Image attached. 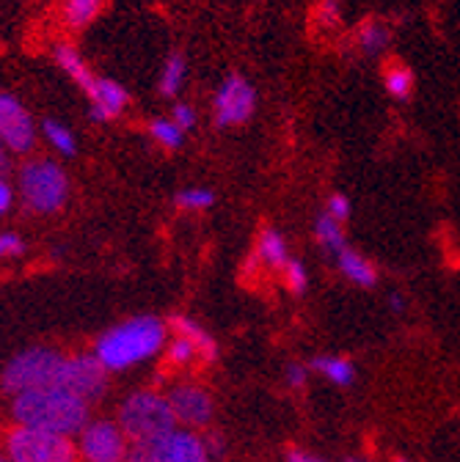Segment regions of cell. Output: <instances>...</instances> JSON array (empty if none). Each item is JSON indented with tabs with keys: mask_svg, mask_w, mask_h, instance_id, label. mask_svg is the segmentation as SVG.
<instances>
[{
	"mask_svg": "<svg viewBox=\"0 0 460 462\" xmlns=\"http://www.w3.org/2000/svg\"><path fill=\"white\" fill-rule=\"evenodd\" d=\"M12 416L20 427H33L70 438L89 424V404L59 385H47L14 396Z\"/></svg>",
	"mask_w": 460,
	"mask_h": 462,
	"instance_id": "cell-1",
	"label": "cell"
},
{
	"mask_svg": "<svg viewBox=\"0 0 460 462\" xmlns=\"http://www.w3.org/2000/svg\"><path fill=\"white\" fill-rule=\"evenodd\" d=\"M165 325L157 317H136L110 328L97 341V358L108 372H122L160 353Z\"/></svg>",
	"mask_w": 460,
	"mask_h": 462,
	"instance_id": "cell-2",
	"label": "cell"
},
{
	"mask_svg": "<svg viewBox=\"0 0 460 462\" xmlns=\"http://www.w3.org/2000/svg\"><path fill=\"white\" fill-rule=\"evenodd\" d=\"M119 427L133 446H155L177 430V419L165 396L155 391H138L122 402Z\"/></svg>",
	"mask_w": 460,
	"mask_h": 462,
	"instance_id": "cell-3",
	"label": "cell"
},
{
	"mask_svg": "<svg viewBox=\"0 0 460 462\" xmlns=\"http://www.w3.org/2000/svg\"><path fill=\"white\" fill-rule=\"evenodd\" d=\"M20 193L28 209L39 215H52L70 199V180L59 162L31 160L20 171Z\"/></svg>",
	"mask_w": 460,
	"mask_h": 462,
	"instance_id": "cell-4",
	"label": "cell"
},
{
	"mask_svg": "<svg viewBox=\"0 0 460 462\" xmlns=\"http://www.w3.org/2000/svg\"><path fill=\"white\" fill-rule=\"evenodd\" d=\"M6 457L9 462H75L78 446L67 435L17 424L6 438Z\"/></svg>",
	"mask_w": 460,
	"mask_h": 462,
	"instance_id": "cell-5",
	"label": "cell"
},
{
	"mask_svg": "<svg viewBox=\"0 0 460 462\" xmlns=\"http://www.w3.org/2000/svg\"><path fill=\"white\" fill-rule=\"evenodd\" d=\"M61 364H64V356H59L55 350H47V346L25 350L6 366L4 391L20 396V393L36 391V388L55 385V377H59Z\"/></svg>",
	"mask_w": 460,
	"mask_h": 462,
	"instance_id": "cell-6",
	"label": "cell"
},
{
	"mask_svg": "<svg viewBox=\"0 0 460 462\" xmlns=\"http://www.w3.org/2000/svg\"><path fill=\"white\" fill-rule=\"evenodd\" d=\"M257 110V88L243 75H229L221 80L212 97V122L218 130H232L246 122Z\"/></svg>",
	"mask_w": 460,
	"mask_h": 462,
	"instance_id": "cell-7",
	"label": "cell"
},
{
	"mask_svg": "<svg viewBox=\"0 0 460 462\" xmlns=\"http://www.w3.org/2000/svg\"><path fill=\"white\" fill-rule=\"evenodd\" d=\"M55 385L64 388L67 393L83 399L86 404L99 399L108 388V369L99 364L97 356H75V358H64L59 377H55Z\"/></svg>",
	"mask_w": 460,
	"mask_h": 462,
	"instance_id": "cell-8",
	"label": "cell"
},
{
	"mask_svg": "<svg viewBox=\"0 0 460 462\" xmlns=\"http://www.w3.org/2000/svg\"><path fill=\"white\" fill-rule=\"evenodd\" d=\"M127 438L119 424L113 421H91L80 430L78 454L83 462H125L127 459Z\"/></svg>",
	"mask_w": 460,
	"mask_h": 462,
	"instance_id": "cell-9",
	"label": "cell"
},
{
	"mask_svg": "<svg viewBox=\"0 0 460 462\" xmlns=\"http://www.w3.org/2000/svg\"><path fill=\"white\" fill-rule=\"evenodd\" d=\"M0 143L14 154H28L36 143V127L17 97L0 91Z\"/></svg>",
	"mask_w": 460,
	"mask_h": 462,
	"instance_id": "cell-10",
	"label": "cell"
},
{
	"mask_svg": "<svg viewBox=\"0 0 460 462\" xmlns=\"http://www.w3.org/2000/svg\"><path fill=\"white\" fill-rule=\"evenodd\" d=\"M165 399L171 404V411H174L177 424H185V427H204L210 424L215 413L212 396L202 385H193V383H183L177 388H171Z\"/></svg>",
	"mask_w": 460,
	"mask_h": 462,
	"instance_id": "cell-11",
	"label": "cell"
},
{
	"mask_svg": "<svg viewBox=\"0 0 460 462\" xmlns=\"http://www.w3.org/2000/svg\"><path fill=\"white\" fill-rule=\"evenodd\" d=\"M157 462H212L204 440L191 430H174L152 446Z\"/></svg>",
	"mask_w": 460,
	"mask_h": 462,
	"instance_id": "cell-12",
	"label": "cell"
},
{
	"mask_svg": "<svg viewBox=\"0 0 460 462\" xmlns=\"http://www.w3.org/2000/svg\"><path fill=\"white\" fill-rule=\"evenodd\" d=\"M89 99H91L89 116H91L94 122H110V119H117V116H119V113L127 107V102H130L125 86L117 83V80H108V78H97V83H94Z\"/></svg>",
	"mask_w": 460,
	"mask_h": 462,
	"instance_id": "cell-13",
	"label": "cell"
},
{
	"mask_svg": "<svg viewBox=\"0 0 460 462\" xmlns=\"http://www.w3.org/2000/svg\"><path fill=\"white\" fill-rule=\"evenodd\" d=\"M336 256V270L344 275V281H351L359 289H372L378 283V267L372 259H367L361 251L344 245Z\"/></svg>",
	"mask_w": 460,
	"mask_h": 462,
	"instance_id": "cell-14",
	"label": "cell"
},
{
	"mask_svg": "<svg viewBox=\"0 0 460 462\" xmlns=\"http://www.w3.org/2000/svg\"><path fill=\"white\" fill-rule=\"evenodd\" d=\"M394 42V28L383 20H364L353 33V47L364 58H380Z\"/></svg>",
	"mask_w": 460,
	"mask_h": 462,
	"instance_id": "cell-15",
	"label": "cell"
},
{
	"mask_svg": "<svg viewBox=\"0 0 460 462\" xmlns=\"http://www.w3.org/2000/svg\"><path fill=\"white\" fill-rule=\"evenodd\" d=\"M55 64H59L64 72H67V78L89 97L91 94V88H94V83H97V75H91V69L86 67V61H83V55L72 47V44H59L55 47Z\"/></svg>",
	"mask_w": 460,
	"mask_h": 462,
	"instance_id": "cell-16",
	"label": "cell"
},
{
	"mask_svg": "<svg viewBox=\"0 0 460 462\" xmlns=\"http://www.w3.org/2000/svg\"><path fill=\"white\" fill-rule=\"evenodd\" d=\"M309 369L314 374H320L323 380H328L331 385H339V388L356 383V366L342 356H317L309 361Z\"/></svg>",
	"mask_w": 460,
	"mask_h": 462,
	"instance_id": "cell-17",
	"label": "cell"
},
{
	"mask_svg": "<svg viewBox=\"0 0 460 462\" xmlns=\"http://www.w3.org/2000/svg\"><path fill=\"white\" fill-rule=\"evenodd\" d=\"M257 259L273 270L286 267V262H290V248H286V237L278 228H273V226L262 228L259 243H257Z\"/></svg>",
	"mask_w": 460,
	"mask_h": 462,
	"instance_id": "cell-18",
	"label": "cell"
},
{
	"mask_svg": "<svg viewBox=\"0 0 460 462\" xmlns=\"http://www.w3.org/2000/svg\"><path fill=\"white\" fill-rule=\"evenodd\" d=\"M383 86L394 102H408L414 97V88H417V75L408 64L389 61L383 69Z\"/></svg>",
	"mask_w": 460,
	"mask_h": 462,
	"instance_id": "cell-19",
	"label": "cell"
},
{
	"mask_svg": "<svg viewBox=\"0 0 460 462\" xmlns=\"http://www.w3.org/2000/svg\"><path fill=\"white\" fill-rule=\"evenodd\" d=\"M105 6V0H61V23L70 31L89 28Z\"/></svg>",
	"mask_w": 460,
	"mask_h": 462,
	"instance_id": "cell-20",
	"label": "cell"
},
{
	"mask_svg": "<svg viewBox=\"0 0 460 462\" xmlns=\"http://www.w3.org/2000/svg\"><path fill=\"white\" fill-rule=\"evenodd\" d=\"M314 240L320 243L323 251L328 254H339L344 245H348V235H344V223L333 220L331 215L320 212L314 220Z\"/></svg>",
	"mask_w": 460,
	"mask_h": 462,
	"instance_id": "cell-21",
	"label": "cell"
},
{
	"mask_svg": "<svg viewBox=\"0 0 460 462\" xmlns=\"http://www.w3.org/2000/svg\"><path fill=\"white\" fill-rule=\"evenodd\" d=\"M188 78V61L183 52H171L165 58V67L160 72V94L163 97H177Z\"/></svg>",
	"mask_w": 460,
	"mask_h": 462,
	"instance_id": "cell-22",
	"label": "cell"
},
{
	"mask_svg": "<svg viewBox=\"0 0 460 462\" xmlns=\"http://www.w3.org/2000/svg\"><path fill=\"white\" fill-rule=\"evenodd\" d=\"M171 325H174L177 336H185V338L196 346V350H199V358L212 361V358L218 356V344L212 341V336H210L207 330H202L193 319H188V317H177Z\"/></svg>",
	"mask_w": 460,
	"mask_h": 462,
	"instance_id": "cell-23",
	"label": "cell"
},
{
	"mask_svg": "<svg viewBox=\"0 0 460 462\" xmlns=\"http://www.w3.org/2000/svg\"><path fill=\"white\" fill-rule=\"evenodd\" d=\"M42 133H44V138L50 141V146L55 152H61L67 157H72L78 152V141H75V135H72V130L67 125L55 122V119H44L42 122Z\"/></svg>",
	"mask_w": 460,
	"mask_h": 462,
	"instance_id": "cell-24",
	"label": "cell"
},
{
	"mask_svg": "<svg viewBox=\"0 0 460 462\" xmlns=\"http://www.w3.org/2000/svg\"><path fill=\"white\" fill-rule=\"evenodd\" d=\"M149 138H152L155 143H160L163 149L174 152V149L183 146L185 133H183L174 122H171V119H155V122H149Z\"/></svg>",
	"mask_w": 460,
	"mask_h": 462,
	"instance_id": "cell-25",
	"label": "cell"
},
{
	"mask_svg": "<svg viewBox=\"0 0 460 462\" xmlns=\"http://www.w3.org/2000/svg\"><path fill=\"white\" fill-rule=\"evenodd\" d=\"M212 204H215V193L207 188H188V190L177 193V207H183V209L202 212V209H210Z\"/></svg>",
	"mask_w": 460,
	"mask_h": 462,
	"instance_id": "cell-26",
	"label": "cell"
},
{
	"mask_svg": "<svg viewBox=\"0 0 460 462\" xmlns=\"http://www.w3.org/2000/svg\"><path fill=\"white\" fill-rule=\"evenodd\" d=\"M281 273H284V283H286V289H290V292H296V295H304V292H306V286H309V273H306V267H304L298 259H290V262H286V267H284Z\"/></svg>",
	"mask_w": 460,
	"mask_h": 462,
	"instance_id": "cell-27",
	"label": "cell"
},
{
	"mask_svg": "<svg viewBox=\"0 0 460 462\" xmlns=\"http://www.w3.org/2000/svg\"><path fill=\"white\" fill-rule=\"evenodd\" d=\"M196 358H199V350H196V346L185 336H177L174 341H171V346H168V361L171 364L185 366V364H191Z\"/></svg>",
	"mask_w": 460,
	"mask_h": 462,
	"instance_id": "cell-28",
	"label": "cell"
},
{
	"mask_svg": "<svg viewBox=\"0 0 460 462\" xmlns=\"http://www.w3.org/2000/svg\"><path fill=\"white\" fill-rule=\"evenodd\" d=\"M325 215H331L333 220H339V223H344L351 217V212H353V207H351V199L344 196V193H331L328 199H325V209H323Z\"/></svg>",
	"mask_w": 460,
	"mask_h": 462,
	"instance_id": "cell-29",
	"label": "cell"
},
{
	"mask_svg": "<svg viewBox=\"0 0 460 462\" xmlns=\"http://www.w3.org/2000/svg\"><path fill=\"white\" fill-rule=\"evenodd\" d=\"M171 122H174L183 133H188L196 127V110L188 102H177L174 110H171Z\"/></svg>",
	"mask_w": 460,
	"mask_h": 462,
	"instance_id": "cell-30",
	"label": "cell"
},
{
	"mask_svg": "<svg viewBox=\"0 0 460 462\" xmlns=\"http://www.w3.org/2000/svg\"><path fill=\"white\" fill-rule=\"evenodd\" d=\"M317 20L320 25L325 28H333L342 23V6H339V0H320V6H317Z\"/></svg>",
	"mask_w": 460,
	"mask_h": 462,
	"instance_id": "cell-31",
	"label": "cell"
},
{
	"mask_svg": "<svg viewBox=\"0 0 460 462\" xmlns=\"http://www.w3.org/2000/svg\"><path fill=\"white\" fill-rule=\"evenodd\" d=\"M25 251V243L12 235V231H6V235H0V259H12V256H20Z\"/></svg>",
	"mask_w": 460,
	"mask_h": 462,
	"instance_id": "cell-32",
	"label": "cell"
},
{
	"mask_svg": "<svg viewBox=\"0 0 460 462\" xmlns=\"http://www.w3.org/2000/svg\"><path fill=\"white\" fill-rule=\"evenodd\" d=\"M284 380H286V385H290V388L301 391V388L306 385V380H309V366H304V364H290V366H286V372H284Z\"/></svg>",
	"mask_w": 460,
	"mask_h": 462,
	"instance_id": "cell-33",
	"label": "cell"
},
{
	"mask_svg": "<svg viewBox=\"0 0 460 462\" xmlns=\"http://www.w3.org/2000/svg\"><path fill=\"white\" fill-rule=\"evenodd\" d=\"M125 462H157V459H155L152 446H133V448L127 451V459H125Z\"/></svg>",
	"mask_w": 460,
	"mask_h": 462,
	"instance_id": "cell-34",
	"label": "cell"
},
{
	"mask_svg": "<svg viewBox=\"0 0 460 462\" xmlns=\"http://www.w3.org/2000/svg\"><path fill=\"white\" fill-rule=\"evenodd\" d=\"M286 462H325V459L317 457V454H312V451L290 448V451H286Z\"/></svg>",
	"mask_w": 460,
	"mask_h": 462,
	"instance_id": "cell-35",
	"label": "cell"
},
{
	"mask_svg": "<svg viewBox=\"0 0 460 462\" xmlns=\"http://www.w3.org/2000/svg\"><path fill=\"white\" fill-rule=\"evenodd\" d=\"M12 201H14V193H12V188L0 180V215L4 212H9V207H12Z\"/></svg>",
	"mask_w": 460,
	"mask_h": 462,
	"instance_id": "cell-36",
	"label": "cell"
},
{
	"mask_svg": "<svg viewBox=\"0 0 460 462\" xmlns=\"http://www.w3.org/2000/svg\"><path fill=\"white\" fill-rule=\"evenodd\" d=\"M6 171H9V154H6V146L0 143V180L6 177Z\"/></svg>",
	"mask_w": 460,
	"mask_h": 462,
	"instance_id": "cell-37",
	"label": "cell"
},
{
	"mask_svg": "<svg viewBox=\"0 0 460 462\" xmlns=\"http://www.w3.org/2000/svg\"><path fill=\"white\" fill-rule=\"evenodd\" d=\"M391 306H394V311H402V298H391Z\"/></svg>",
	"mask_w": 460,
	"mask_h": 462,
	"instance_id": "cell-38",
	"label": "cell"
},
{
	"mask_svg": "<svg viewBox=\"0 0 460 462\" xmlns=\"http://www.w3.org/2000/svg\"><path fill=\"white\" fill-rule=\"evenodd\" d=\"M348 462H372V459H367V457H348Z\"/></svg>",
	"mask_w": 460,
	"mask_h": 462,
	"instance_id": "cell-39",
	"label": "cell"
},
{
	"mask_svg": "<svg viewBox=\"0 0 460 462\" xmlns=\"http://www.w3.org/2000/svg\"><path fill=\"white\" fill-rule=\"evenodd\" d=\"M391 462H408V459H406V457H394Z\"/></svg>",
	"mask_w": 460,
	"mask_h": 462,
	"instance_id": "cell-40",
	"label": "cell"
},
{
	"mask_svg": "<svg viewBox=\"0 0 460 462\" xmlns=\"http://www.w3.org/2000/svg\"><path fill=\"white\" fill-rule=\"evenodd\" d=\"M0 462H9V457H4V454H0Z\"/></svg>",
	"mask_w": 460,
	"mask_h": 462,
	"instance_id": "cell-41",
	"label": "cell"
}]
</instances>
